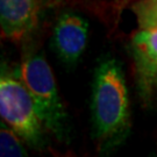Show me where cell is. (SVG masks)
Here are the masks:
<instances>
[{"instance_id": "cell-3", "label": "cell", "mask_w": 157, "mask_h": 157, "mask_svg": "<svg viewBox=\"0 0 157 157\" xmlns=\"http://www.w3.org/2000/svg\"><path fill=\"white\" fill-rule=\"evenodd\" d=\"M0 114L2 121L30 148L44 147L45 128L28 89L17 75H10L4 70L0 77Z\"/></svg>"}, {"instance_id": "cell-9", "label": "cell", "mask_w": 157, "mask_h": 157, "mask_svg": "<svg viewBox=\"0 0 157 157\" xmlns=\"http://www.w3.org/2000/svg\"><path fill=\"white\" fill-rule=\"evenodd\" d=\"M133 1H136V0H114L115 5L120 6V7H124L126 5H128V4L133 2Z\"/></svg>"}, {"instance_id": "cell-2", "label": "cell", "mask_w": 157, "mask_h": 157, "mask_svg": "<svg viewBox=\"0 0 157 157\" xmlns=\"http://www.w3.org/2000/svg\"><path fill=\"white\" fill-rule=\"evenodd\" d=\"M15 75L28 89L45 130L54 135L57 141L69 142L71 133L69 117L44 55L40 52L26 55Z\"/></svg>"}, {"instance_id": "cell-1", "label": "cell", "mask_w": 157, "mask_h": 157, "mask_svg": "<svg viewBox=\"0 0 157 157\" xmlns=\"http://www.w3.org/2000/svg\"><path fill=\"white\" fill-rule=\"evenodd\" d=\"M91 118L93 134L105 149L121 143L129 133L128 87L121 63L112 56L101 58L94 70Z\"/></svg>"}, {"instance_id": "cell-7", "label": "cell", "mask_w": 157, "mask_h": 157, "mask_svg": "<svg viewBox=\"0 0 157 157\" xmlns=\"http://www.w3.org/2000/svg\"><path fill=\"white\" fill-rule=\"evenodd\" d=\"M21 142H23L21 137L2 121L0 130V155L2 157L26 156L27 154Z\"/></svg>"}, {"instance_id": "cell-4", "label": "cell", "mask_w": 157, "mask_h": 157, "mask_svg": "<svg viewBox=\"0 0 157 157\" xmlns=\"http://www.w3.org/2000/svg\"><path fill=\"white\" fill-rule=\"evenodd\" d=\"M137 91L149 104L157 92V28H139L130 39Z\"/></svg>"}, {"instance_id": "cell-6", "label": "cell", "mask_w": 157, "mask_h": 157, "mask_svg": "<svg viewBox=\"0 0 157 157\" xmlns=\"http://www.w3.org/2000/svg\"><path fill=\"white\" fill-rule=\"evenodd\" d=\"M39 23V0H0V26L6 39L20 41Z\"/></svg>"}, {"instance_id": "cell-8", "label": "cell", "mask_w": 157, "mask_h": 157, "mask_svg": "<svg viewBox=\"0 0 157 157\" xmlns=\"http://www.w3.org/2000/svg\"><path fill=\"white\" fill-rule=\"evenodd\" d=\"M132 11L139 28H157V0H136Z\"/></svg>"}, {"instance_id": "cell-5", "label": "cell", "mask_w": 157, "mask_h": 157, "mask_svg": "<svg viewBox=\"0 0 157 157\" xmlns=\"http://www.w3.org/2000/svg\"><path fill=\"white\" fill-rule=\"evenodd\" d=\"M89 27V21L75 12H64L56 20L51 47L58 59L67 67H73L85 52Z\"/></svg>"}, {"instance_id": "cell-10", "label": "cell", "mask_w": 157, "mask_h": 157, "mask_svg": "<svg viewBox=\"0 0 157 157\" xmlns=\"http://www.w3.org/2000/svg\"><path fill=\"white\" fill-rule=\"evenodd\" d=\"M43 1H45V2H48V1H50V0H43Z\"/></svg>"}]
</instances>
